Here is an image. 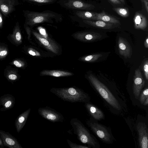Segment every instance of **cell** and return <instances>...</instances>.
Masks as SVG:
<instances>
[{
	"instance_id": "obj_1",
	"label": "cell",
	"mask_w": 148,
	"mask_h": 148,
	"mask_svg": "<svg viewBox=\"0 0 148 148\" xmlns=\"http://www.w3.org/2000/svg\"><path fill=\"white\" fill-rule=\"evenodd\" d=\"M50 91L63 100L71 103L89 102V94L80 88L75 86L52 88Z\"/></svg>"
},
{
	"instance_id": "obj_2",
	"label": "cell",
	"mask_w": 148,
	"mask_h": 148,
	"mask_svg": "<svg viewBox=\"0 0 148 148\" xmlns=\"http://www.w3.org/2000/svg\"><path fill=\"white\" fill-rule=\"evenodd\" d=\"M88 79L103 99L113 109L120 111L122 107L120 100L116 94H113L108 87L92 74L88 76Z\"/></svg>"
},
{
	"instance_id": "obj_3",
	"label": "cell",
	"mask_w": 148,
	"mask_h": 148,
	"mask_svg": "<svg viewBox=\"0 0 148 148\" xmlns=\"http://www.w3.org/2000/svg\"><path fill=\"white\" fill-rule=\"evenodd\" d=\"M70 124L74 133L81 142L87 144L90 148L100 147V145L98 140L80 120L76 118H72Z\"/></svg>"
},
{
	"instance_id": "obj_4",
	"label": "cell",
	"mask_w": 148,
	"mask_h": 148,
	"mask_svg": "<svg viewBox=\"0 0 148 148\" xmlns=\"http://www.w3.org/2000/svg\"><path fill=\"white\" fill-rule=\"evenodd\" d=\"M86 124L102 141L107 144L113 143L115 139L109 127L99 123L97 120L92 117L87 121Z\"/></svg>"
},
{
	"instance_id": "obj_5",
	"label": "cell",
	"mask_w": 148,
	"mask_h": 148,
	"mask_svg": "<svg viewBox=\"0 0 148 148\" xmlns=\"http://www.w3.org/2000/svg\"><path fill=\"white\" fill-rule=\"evenodd\" d=\"M54 14L50 12H29L26 14V23L30 26L49 21L55 17Z\"/></svg>"
},
{
	"instance_id": "obj_6",
	"label": "cell",
	"mask_w": 148,
	"mask_h": 148,
	"mask_svg": "<svg viewBox=\"0 0 148 148\" xmlns=\"http://www.w3.org/2000/svg\"><path fill=\"white\" fill-rule=\"evenodd\" d=\"M38 111L41 116L51 122H62L64 120V117L61 113L49 107H40Z\"/></svg>"
},
{
	"instance_id": "obj_7",
	"label": "cell",
	"mask_w": 148,
	"mask_h": 148,
	"mask_svg": "<svg viewBox=\"0 0 148 148\" xmlns=\"http://www.w3.org/2000/svg\"><path fill=\"white\" fill-rule=\"evenodd\" d=\"M133 92L136 99L139 98L140 92L144 87L145 80L139 69L135 70L133 78Z\"/></svg>"
},
{
	"instance_id": "obj_8",
	"label": "cell",
	"mask_w": 148,
	"mask_h": 148,
	"mask_svg": "<svg viewBox=\"0 0 148 148\" xmlns=\"http://www.w3.org/2000/svg\"><path fill=\"white\" fill-rule=\"evenodd\" d=\"M138 134L139 145L140 148H147L148 130L147 126L144 122H140L137 125Z\"/></svg>"
},
{
	"instance_id": "obj_9",
	"label": "cell",
	"mask_w": 148,
	"mask_h": 148,
	"mask_svg": "<svg viewBox=\"0 0 148 148\" xmlns=\"http://www.w3.org/2000/svg\"><path fill=\"white\" fill-rule=\"evenodd\" d=\"M0 138L5 147L9 148H23L16 138L8 132L0 130Z\"/></svg>"
},
{
	"instance_id": "obj_10",
	"label": "cell",
	"mask_w": 148,
	"mask_h": 148,
	"mask_svg": "<svg viewBox=\"0 0 148 148\" xmlns=\"http://www.w3.org/2000/svg\"><path fill=\"white\" fill-rule=\"evenodd\" d=\"M74 37L79 40L85 42H93L102 38L100 33L94 32H79L74 35Z\"/></svg>"
},
{
	"instance_id": "obj_11",
	"label": "cell",
	"mask_w": 148,
	"mask_h": 148,
	"mask_svg": "<svg viewBox=\"0 0 148 148\" xmlns=\"http://www.w3.org/2000/svg\"><path fill=\"white\" fill-rule=\"evenodd\" d=\"M118 46L119 54L125 58H130L132 54L131 47L129 42L124 38L119 37Z\"/></svg>"
},
{
	"instance_id": "obj_12",
	"label": "cell",
	"mask_w": 148,
	"mask_h": 148,
	"mask_svg": "<svg viewBox=\"0 0 148 148\" xmlns=\"http://www.w3.org/2000/svg\"><path fill=\"white\" fill-rule=\"evenodd\" d=\"M33 33L40 42L47 49L55 54L58 53L59 48L58 45L50 40H48L38 33L33 32Z\"/></svg>"
},
{
	"instance_id": "obj_13",
	"label": "cell",
	"mask_w": 148,
	"mask_h": 148,
	"mask_svg": "<svg viewBox=\"0 0 148 148\" xmlns=\"http://www.w3.org/2000/svg\"><path fill=\"white\" fill-rule=\"evenodd\" d=\"M64 5L69 8L77 10H89L95 7L91 4L86 3L80 0H69Z\"/></svg>"
},
{
	"instance_id": "obj_14",
	"label": "cell",
	"mask_w": 148,
	"mask_h": 148,
	"mask_svg": "<svg viewBox=\"0 0 148 148\" xmlns=\"http://www.w3.org/2000/svg\"><path fill=\"white\" fill-rule=\"evenodd\" d=\"M15 98L12 95L7 94L0 97V105L2 107L0 111H4L12 108L15 104Z\"/></svg>"
},
{
	"instance_id": "obj_15",
	"label": "cell",
	"mask_w": 148,
	"mask_h": 148,
	"mask_svg": "<svg viewBox=\"0 0 148 148\" xmlns=\"http://www.w3.org/2000/svg\"><path fill=\"white\" fill-rule=\"evenodd\" d=\"M85 106L91 117L96 120L104 119L105 115L103 112L89 102L85 103Z\"/></svg>"
},
{
	"instance_id": "obj_16",
	"label": "cell",
	"mask_w": 148,
	"mask_h": 148,
	"mask_svg": "<svg viewBox=\"0 0 148 148\" xmlns=\"http://www.w3.org/2000/svg\"><path fill=\"white\" fill-rule=\"evenodd\" d=\"M133 20L134 26L136 29L144 30L147 27L148 25L147 19L142 13L136 12Z\"/></svg>"
},
{
	"instance_id": "obj_17",
	"label": "cell",
	"mask_w": 148,
	"mask_h": 148,
	"mask_svg": "<svg viewBox=\"0 0 148 148\" xmlns=\"http://www.w3.org/2000/svg\"><path fill=\"white\" fill-rule=\"evenodd\" d=\"M16 5V0H0V10L7 16L14 10Z\"/></svg>"
},
{
	"instance_id": "obj_18",
	"label": "cell",
	"mask_w": 148,
	"mask_h": 148,
	"mask_svg": "<svg viewBox=\"0 0 148 148\" xmlns=\"http://www.w3.org/2000/svg\"><path fill=\"white\" fill-rule=\"evenodd\" d=\"M83 22L91 26L104 29H111L114 28L116 25V24L106 22L100 20H84Z\"/></svg>"
},
{
	"instance_id": "obj_19",
	"label": "cell",
	"mask_w": 148,
	"mask_h": 148,
	"mask_svg": "<svg viewBox=\"0 0 148 148\" xmlns=\"http://www.w3.org/2000/svg\"><path fill=\"white\" fill-rule=\"evenodd\" d=\"M29 108L20 114L16 119L15 125L17 132L19 133L25 125L31 111Z\"/></svg>"
},
{
	"instance_id": "obj_20",
	"label": "cell",
	"mask_w": 148,
	"mask_h": 148,
	"mask_svg": "<svg viewBox=\"0 0 148 148\" xmlns=\"http://www.w3.org/2000/svg\"><path fill=\"white\" fill-rule=\"evenodd\" d=\"M96 17L95 20H100L106 22L120 24L119 21L114 17L106 13L104 11L99 13L96 12Z\"/></svg>"
},
{
	"instance_id": "obj_21",
	"label": "cell",
	"mask_w": 148,
	"mask_h": 148,
	"mask_svg": "<svg viewBox=\"0 0 148 148\" xmlns=\"http://www.w3.org/2000/svg\"><path fill=\"white\" fill-rule=\"evenodd\" d=\"M41 75H48L58 77L71 76L73 74L70 72L58 70H43L40 73Z\"/></svg>"
},
{
	"instance_id": "obj_22",
	"label": "cell",
	"mask_w": 148,
	"mask_h": 148,
	"mask_svg": "<svg viewBox=\"0 0 148 148\" xmlns=\"http://www.w3.org/2000/svg\"><path fill=\"white\" fill-rule=\"evenodd\" d=\"M75 14L78 17L84 20H95L96 17V12L90 11H77Z\"/></svg>"
},
{
	"instance_id": "obj_23",
	"label": "cell",
	"mask_w": 148,
	"mask_h": 148,
	"mask_svg": "<svg viewBox=\"0 0 148 148\" xmlns=\"http://www.w3.org/2000/svg\"><path fill=\"white\" fill-rule=\"evenodd\" d=\"M102 56L103 55L101 53H95L82 57L80 58V60L85 62H94Z\"/></svg>"
},
{
	"instance_id": "obj_24",
	"label": "cell",
	"mask_w": 148,
	"mask_h": 148,
	"mask_svg": "<svg viewBox=\"0 0 148 148\" xmlns=\"http://www.w3.org/2000/svg\"><path fill=\"white\" fill-rule=\"evenodd\" d=\"M11 37L16 43L21 42V35L18 22L16 24Z\"/></svg>"
},
{
	"instance_id": "obj_25",
	"label": "cell",
	"mask_w": 148,
	"mask_h": 148,
	"mask_svg": "<svg viewBox=\"0 0 148 148\" xmlns=\"http://www.w3.org/2000/svg\"><path fill=\"white\" fill-rule=\"evenodd\" d=\"M113 9L118 14L123 17H127L130 14L129 11L127 8H114Z\"/></svg>"
},
{
	"instance_id": "obj_26",
	"label": "cell",
	"mask_w": 148,
	"mask_h": 148,
	"mask_svg": "<svg viewBox=\"0 0 148 148\" xmlns=\"http://www.w3.org/2000/svg\"><path fill=\"white\" fill-rule=\"evenodd\" d=\"M139 101L142 104H143V103L145 100L148 98V88L147 87L145 88L144 90L141 92L140 95Z\"/></svg>"
},
{
	"instance_id": "obj_27",
	"label": "cell",
	"mask_w": 148,
	"mask_h": 148,
	"mask_svg": "<svg viewBox=\"0 0 148 148\" xmlns=\"http://www.w3.org/2000/svg\"><path fill=\"white\" fill-rule=\"evenodd\" d=\"M67 143L69 146L71 148H90L88 146L79 145L72 142L69 139H67Z\"/></svg>"
},
{
	"instance_id": "obj_28",
	"label": "cell",
	"mask_w": 148,
	"mask_h": 148,
	"mask_svg": "<svg viewBox=\"0 0 148 148\" xmlns=\"http://www.w3.org/2000/svg\"><path fill=\"white\" fill-rule=\"evenodd\" d=\"M143 69L145 78L147 80L148 79V60H147L144 62Z\"/></svg>"
},
{
	"instance_id": "obj_29",
	"label": "cell",
	"mask_w": 148,
	"mask_h": 148,
	"mask_svg": "<svg viewBox=\"0 0 148 148\" xmlns=\"http://www.w3.org/2000/svg\"><path fill=\"white\" fill-rule=\"evenodd\" d=\"M28 52L30 55L35 56H40V53L33 49L30 48L28 50Z\"/></svg>"
},
{
	"instance_id": "obj_30",
	"label": "cell",
	"mask_w": 148,
	"mask_h": 148,
	"mask_svg": "<svg viewBox=\"0 0 148 148\" xmlns=\"http://www.w3.org/2000/svg\"><path fill=\"white\" fill-rule=\"evenodd\" d=\"M40 3H47L53 2L55 0H26Z\"/></svg>"
},
{
	"instance_id": "obj_31",
	"label": "cell",
	"mask_w": 148,
	"mask_h": 148,
	"mask_svg": "<svg viewBox=\"0 0 148 148\" xmlns=\"http://www.w3.org/2000/svg\"><path fill=\"white\" fill-rule=\"evenodd\" d=\"M13 64L16 67L18 68L21 67L24 65L23 62L17 60H15L13 61Z\"/></svg>"
},
{
	"instance_id": "obj_32",
	"label": "cell",
	"mask_w": 148,
	"mask_h": 148,
	"mask_svg": "<svg viewBox=\"0 0 148 148\" xmlns=\"http://www.w3.org/2000/svg\"><path fill=\"white\" fill-rule=\"evenodd\" d=\"M8 79L10 80L14 81L17 79L18 77L15 74H11L8 75Z\"/></svg>"
},
{
	"instance_id": "obj_33",
	"label": "cell",
	"mask_w": 148,
	"mask_h": 148,
	"mask_svg": "<svg viewBox=\"0 0 148 148\" xmlns=\"http://www.w3.org/2000/svg\"><path fill=\"white\" fill-rule=\"evenodd\" d=\"M8 53L7 51L5 49H1L0 50V58H2L6 56Z\"/></svg>"
},
{
	"instance_id": "obj_34",
	"label": "cell",
	"mask_w": 148,
	"mask_h": 148,
	"mask_svg": "<svg viewBox=\"0 0 148 148\" xmlns=\"http://www.w3.org/2000/svg\"><path fill=\"white\" fill-rule=\"evenodd\" d=\"M144 3L146 10L148 9V0H141Z\"/></svg>"
},
{
	"instance_id": "obj_35",
	"label": "cell",
	"mask_w": 148,
	"mask_h": 148,
	"mask_svg": "<svg viewBox=\"0 0 148 148\" xmlns=\"http://www.w3.org/2000/svg\"><path fill=\"white\" fill-rule=\"evenodd\" d=\"M111 2H112L113 3L118 5L121 4V2L119 0H109Z\"/></svg>"
},
{
	"instance_id": "obj_36",
	"label": "cell",
	"mask_w": 148,
	"mask_h": 148,
	"mask_svg": "<svg viewBox=\"0 0 148 148\" xmlns=\"http://www.w3.org/2000/svg\"><path fill=\"white\" fill-rule=\"evenodd\" d=\"M3 17L1 13L0 12V28H1L3 25Z\"/></svg>"
},
{
	"instance_id": "obj_37",
	"label": "cell",
	"mask_w": 148,
	"mask_h": 148,
	"mask_svg": "<svg viewBox=\"0 0 148 148\" xmlns=\"http://www.w3.org/2000/svg\"><path fill=\"white\" fill-rule=\"evenodd\" d=\"M144 46L145 48H148V38L147 37L145 42H144Z\"/></svg>"
},
{
	"instance_id": "obj_38",
	"label": "cell",
	"mask_w": 148,
	"mask_h": 148,
	"mask_svg": "<svg viewBox=\"0 0 148 148\" xmlns=\"http://www.w3.org/2000/svg\"><path fill=\"white\" fill-rule=\"evenodd\" d=\"M143 104L145 106H147L148 105V98H147L144 101Z\"/></svg>"
},
{
	"instance_id": "obj_39",
	"label": "cell",
	"mask_w": 148,
	"mask_h": 148,
	"mask_svg": "<svg viewBox=\"0 0 148 148\" xmlns=\"http://www.w3.org/2000/svg\"><path fill=\"white\" fill-rule=\"evenodd\" d=\"M4 147L1 139L0 138V148H3Z\"/></svg>"
},
{
	"instance_id": "obj_40",
	"label": "cell",
	"mask_w": 148,
	"mask_h": 148,
	"mask_svg": "<svg viewBox=\"0 0 148 148\" xmlns=\"http://www.w3.org/2000/svg\"><path fill=\"white\" fill-rule=\"evenodd\" d=\"M121 1V2L122 3L124 4H125V0H119Z\"/></svg>"
}]
</instances>
